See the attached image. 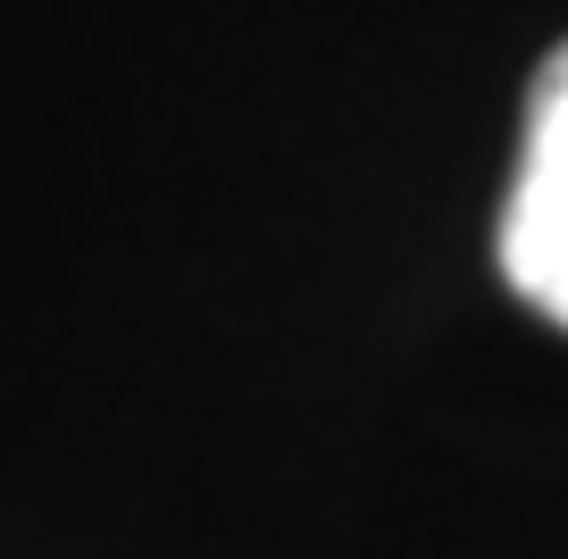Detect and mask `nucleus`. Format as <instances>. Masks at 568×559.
Here are the masks:
<instances>
[{"label": "nucleus", "mask_w": 568, "mask_h": 559, "mask_svg": "<svg viewBox=\"0 0 568 559\" xmlns=\"http://www.w3.org/2000/svg\"><path fill=\"white\" fill-rule=\"evenodd\" d=\"M501 276L551 326H568V42L544 59V75L527 92L518 184H510V210H501Z\"/></svg>", "instance_id": "f257e3e1"}]
</instances>
